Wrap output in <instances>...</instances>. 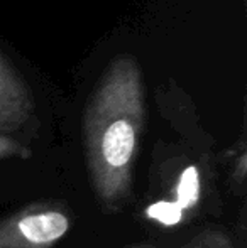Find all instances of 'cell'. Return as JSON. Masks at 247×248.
<instances>
[{"label": "cell", "instance_id": "6da1fadb", "mask_svg": "<svg viewBox=\"0 0 247 248\" xmlns=\"http://www.w3.org/2000/svg\"><path fill=\"white\" fill-rule=\"evenodd\" d=\"M146 120L141 66L115 58L103 73L83 115V149L97 201L117 213L132 194L134 166Z\"/></svg>", "mask_w": 247, "mask_h": 248}, {"label": "cell", "instance_id": "7a4b0ae2", "mask_svg": "<svg viewBox=\"0 0 247 248\" xmlns=\"http://www.w3.org/2000/svg\"><path fill=\"white\" fill-rule=\"evenodd\" d=\"M214 160L198 149L158 150L149 174L144 216L161 226L185 225L205 209L218 206Z\"/></svg>", "mask_w": 247, "mask_h": 248}, {"label": "cell", "instance_id": "3957f363", "mask_svg": "<svg viewBox=\"0 0 247 248\" xmlns=\"http://www.w3.org/2000/svg\"><path fill=\"white\" fill-rule=\"evenodd\" d=\"M73 226L65 202L37 201L0 219V248H54Z\"/></svg>", "mask_w": 247, "mask_h": 248}, {"label": "cell", "instance_id": "277c9868", "mask_svg": "<svg viewBox=\"0 0 247 248\" xmlns=\"http://www.w3.org/2000/svg\"><path fill=\"white\" fill-rule=\"evenodd\" d=\"M0 95L27 108H34L33 95L26 81L2 54H0Z\"/></svg>", "mask_w": 247, "mask_h": 248}, {"label": "cell", "instance_id": "5b68a950", "mask_svg": "<svg viewBox=\"0 0 247 248\" xmlns=\"http://www.w3.org/2000/svg\"><path fill=\"white\" fill-rule=\"evenodd\" d=\"M34 108H27L0 95V134L16 132L31 122Z\"/></svg>", "mask_w": 247, "mask_h": 248}, {"label": "cell", "instance_id": "8992f818", "mask_svg": "<svg viewBox=\"0 0 247 248\" xmlns=\"http://www.w3.org/2000/svg\"><path fill=\"white\" fill-rule=\"evenodd\" d=\"M227 181L231 191L239 196L246 193V177H247V159H246V144L244 140L239 142L237 150H231L227 154Z\"/></svg>", "mask_w": 247, "mask_h": 248}, {"label": "cell", "instance_id": "52a82bcc", "mask_svg": "<svg viewBox=\"0 0 247 248\" xmlns=\"http://www.w3.org/2000/svg\"><path fill=\"white\" fill-rule=\"evenodd\" d=\"M183 248H239L235 240L225 230L207 228L193 236Z\"/></svg>", "mask_w": 247, "mask_h": 248}, {"label": "cell", "instance_id": "ba28073f", "mask_svg": "<svg viewBox=\"0 0 247 248\" xmlns=\"http://www.w3.org/2000/svg\"><path fill=\"white\" fill-rule=\"evenodd\" d=\"M33 155L29 147L7 134H0V160L3 159H29Z\"/></svg>", "mask_w": 247, "mask_h": 248}, {"label": "cell", "instance_id": "9c48e42d", "mask_svg": "<svg viewBox=\"0 0 247 248\" xmlns=\"http://www.w3.org/2000/svg\"><path fill=\"white\" fill-rule=\"evenodd\" d=\"M127 248H159L156 245H146V243H139V245H132V247H127Z\"/></svg>", "mask_w": 247, "mask_h": 248}]
</instances>
